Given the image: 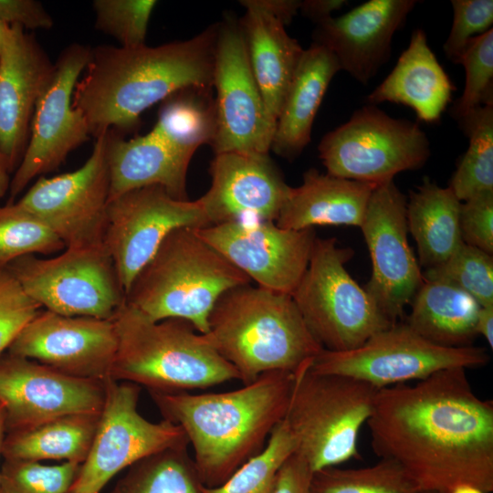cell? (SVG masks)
I'll list each match as a JSON object with an SVG mask.
<instances>
[{"mask_svg":"<svg viewBox=\"0 0 493 493\" xmlns=\"http://www.w3.org/2000/svg\"><path fill=\"white\" fill-rule=\"evenodd\" d=\"M10 170L5 157L0 152V199L5 195L10 185Z\"/></svg>","mask_w":493,"mask_h":493,"instance_id":"obj_49","label":"cell"},{"mask_svg":"<svg viewBox=\"0 0 493 493\" xmlns=\"http://www.w3.org/2000/svg\"><path fill=\"white\" fill-rule=\"evenodd\" d=\"M353 253L335 237H316L307 269L291 294L310 333L331 351L358 348L393 324L347 271Z\"/></svg>","mask_w":493,"mask_h":493,"instance_id":"obj_8","label":"cell"},{"mask_svg":"<svg viewBox=\"0 0 493 493\" xmlns=\"http://www.w3.org/2000/svg\"><path fill=\"white\" fill-rule=\"evenodd\" d=\"M418 493H442V492L433 491V490H422V491H419Z\"/></svg>","mask_w":493,"mask_h":493,"instance_id":"obj_53","label":"cell"},{"mask_svg":"<svg viewBox=\"0 0 493 493\" xmlns=\"http://www.w3.org/2000/svg\"><path fill=\"white\" fill-rule=\"evenodd\" d=\"M187 446L170 447L136 462L110 493H203Z\"/></svg>","mask_w":493,"mask_h":493,"instance_id":"obj_33","label":"cell"},{"mask_svg":"<svg viewBox=\"0 0 493 493\" xmlns=\"http://www.w3.org/2000/svg\"><path fill=\"white\" fill-rule=\"evenodd\" d=\"M348 1L345 0H306L301 1L299 10L306 17L316 24L331 16V13L341 9Z\"/></svg>","mask_w":493,"mask_h":493,"instance_id":"obj_47","label":"cell"},{"mask_svg":"<svg viewBox=\"0 0 493 493\" xmlns=\"http://www.w3.org/2000/svg\"><path fill=\"white\" fill-rule=\"evenodd\" d=\"M0 20L24 29H49L53 19L40 2L35 0H0Z\"/></svg>","mask_w":493,"mask_h":493,"instance_id":"obj_45","label":"cell"},{"mask_svg":"<svg viewBox=\"0 0 493 493\" xmlns=\"http://www.w3.org/2000/svg\"><path fill=\"white\" fill-rule=\"evenodd\" d=\"M467 369L378 389L366 424L373 452L397 463L419 490H493V402L473 391Z\"/></svg>","mask_w":493,"mask_h":493,"instance_id":"obj_1","label":"cell"},{"mask_svg":"<svg viewBox=\"0 0 493 493\" xmlns=\"http://www.w3.org/2000/svg\"><path fill=\"white\" fill-rule=\"evenodd\" d=\"M375 187L311 168L304 173L299 186L290 187L275 223L291 230L316 226L360 227Z\"/></svg>","mask_w":493,"mask_h":493,"instance_id":"obj_26","label":"cell"},{"mask_svg":"<svg viewBox=\"0 0 493 493\" xmlns=\"http://www.w3.org/2000/svg\"><path fill=\"white\" fill-rule=\"evenodd\" d=\"M406 201L393 181L376 186L360 226L372 262V275L363 288L392 323L404 318L405 307L424 282L408 243Z\"/></svg>","mask_w":493,"mask_h":493,"instance_id":"obj_17","label":"cell"},{"mask_svg":"<svg viewBox=\"0 0 493 493\" xmlns=\"http://www.w3.org/2000/svg\"><path fill=\"white\" fill-rule=\"evenodd\" d=\"M476 330L482 335L490 349L493 348V305L481 307L477 319Z\"/></svg>","mask_w":493,"mask_h":493,"instance_id":"obj_48","label":"cell"},{"mask_svg":"<svg viewBox=\"0 0 493 493\" xmlns=\"http://www.w3.org/2000/svg\"><path fill=\"white\" fill-rule=\"evenodd\" d=\"M209 172L211 186L199 198L209 226L242 219L276 222L290 186L268 154L216 153Z\"/></svg>","mask_w":493,"mask_h":493,"instance_id":"obj_21","label":"cell"},{"mask_svg":"<svg viewBox=\"0 0 493 493\" xmlns=\"http://www.w3.org/2000/svg\"><path fill=\"white\" fill-rule=\"evenodd\" d=\"M105 396L106 380L70 376L9 352L0 355V402L6 433L67 414L100 412Z\"/></svg>","mask_w":493,"mask_h":493,"instance_id":"obj_19","label":"cell"},{"mask_svg":"<svg viewBox=\"0 0 493 493\" xmlns=\"http://www.w3.org/2000/svg\"><path fill=\"white\" fill-rule=\"evenodd\" d=\"M457 121L469 144L449 187L463 202L481 192L493 191V103L478 106Z\"/></svg>","mask_w":493,"mask_h":493,"instance_id":"obj_34","label":"cell"},{"mask_svg":"<svg viewBox=\"0 0 493 493\" xmlns=\"http://www.w3.org/2000/svg\"><path fill=\"white\" fill-rule=\"evenodd\" d=\"M53 70L35 36L10 26L0 54V152L11 173L23 159L37 100Z\"/></svg>","mask_w":493,"mask_h":493,"instance_id":"obj_23","label":"cell"},{"mask_svg":"<svg viewBox=\"0 0 493 493\" xmlns=\"http://www.w3.org/2000/svg\"><path fill=\"white\" fill-rule=\"evenodd\" d=\"M408 474L394 461L380 458L360 468L330 467L312 473L310 493H418Z\"/></svg>","mask_w":493,"mask_h":493,"instance_id":"obj_35","label":"cell"},{"mask_svg":"<svg viewBox=\"0 0 493 493\" xmlns=\"http://www.w3.org/2000/svg\"><path fill=\"white\" fill-rule=\"evenodd\" d=\"M90 54L91 47L73 43L54 63L53 73L37 100L29 141L11 178L7 203H15L34 178L57 170L73 150L89 141L88 123L72 107V95Z\"/></svg>","mask_w":493,"mask_h":493,"instance_id":"obj_14","label":"cell"},{"mask_svg":"<svg viewBox=\"0 0 493 493\" xmlns=\"http://www.w3.org/2000/svg\"><path fill=\"white\" fill-rule=\"evenodd\" d=\"M5 435V411L3 404L0 402V456H2V447Z\"/></svg>","mask_w":493,"mask_h":493,"instance_id":"obj_50","label":"cell"},{"mask_svg":"<svg viewBox=\"0 0 493 493\" xmlns=\"http://www.w3.org/2000/svg\"><path fill=\"white\" fill-rule=\"evenodd\" d=\"M139 385L106 380V396L89 454L68 493H100L121 470L162 450L187 446L183 429L138 412Z\"/></svg>","mask_w":493,"mask_h":493,"instance_id":"obj_12","label":"cell"},{"mask_svg":"<svg viewBox=\"0 0 493 493\" xmlns=\"http://www.w3.org/2000/svg\"><path fill=\"white\" fill-rule=\"evenodd\" d=\"M216 129L215 153L241 152L268 154L275 129L254 78L244 36L234 17L217 24L214 82Z\"/></svg>","mask_w":493,"mask_h":493,"instance_id":"obj_15","label":"cell"},{"mask_svg":"<svg viewBox=\"0 0 493 493\" xmlns=\"http://www.w3.org/2000/svg\"><path fill=\"white\" fill-rule=\"evenodd\" d=\"M404 320L428 341L448 348L473 345L481 306L464 290L446 282L424 279Z\"/></svg>","mask_w":493,"mask_h":493,"instance_id":"obj_29","label":"cell"},{"mask_svg":"<svg viewBox=\"0 0 493 493\" xmlns=\"http://www.w3.org/2000/svg\"><path fill=\"white\" fill-rule=\"evenodd\" d=\"M156 5L154 0H95V26L117 39L122 47L143 46Z\"/></svg>","mask_w":493,"mask_h":493,"instance_id":"obj_41","label":"cell"},{"mask_svg":"<svg viewBox=\"0 0 493 493\" xmlns=\"http://www.w3.org/2000/svg\"><path fill=\"white\" fill-rule=\"evenodd\" d=\"M217 24L194 37L157 47L91 48L72 107L95 138L108 130L132 131L157 102L191 87L213 88Z\"/></svg>","mask_w":493,"mask_h":493,"instance_id":"obj_2","label":"cell"},{"mask_svg":"<svg viewBox=\"0 0 493 493\" xmlns=\"http://www.w3.org/2000/svg\"><path fill=\"white\" fill-rule=\"evenodd\" d=\"M489 361L482 347L448 348L434 344L398 321L370 337L358 348L331 351L323 349L310 370L362 381L382 389L421 381L451 368H477Z\"/></svg>","mask_w":493,"mask_h":493,"instance_id":"obj_11","label":"cell"},{"mask_svg":"<svg viewBox=\"0 0 493 493\" xmlns=\"http://www.w3.org/2000/svg\"><path fill=\"white\" fill-rule=\"evenodd\" d=\"M423 278L453 285L481 307L493 305L492 255L464 242L446 261L425 269Z\"/></svg>","mask_w":493,"mask_h":493,"instance_id":"obj_38","label":"cell"},{"mask_svg":"<svg viewBox=\"0 0 493 493\" xmlns=\"http://www.w3.org/2000/svg\"><path fill=\"white\" fill-rule=\"evenodd\" d=\"M6 269H0V355L41 310Z\"/></svg>","mask_w":493,"mask_h":493,"instance_id":"obj_43","label":"cell"},{"mask_svg":"<svg viewBox=\"0 0 493 493\" xmlns=\"http://www.w3.org/2000/svg\"><path fill=\"white\" fill-rule=\"evenodd\" d=\"M212 89L191 87L169 96L150 132L191 160L202 144H211L215 138L216 111Z\"/></svg>","mask_w":493,"mask_h":493,"instance_id":"obj_32","label":"cell"},{"mask_svg":"<svg viewBox=\"0 0 493 493\" xmlns=\"http://www.w3.org/2000/svg\"><path fill=\"white\" fill-rule=\"evenodd\" d=\"M10 34V26L0 20V54Z\"/></svg>","mask_w":493,"mask_h":493,"instance_id":"obj_52","label":"cell"},{"mask_svg":"<svg viewBox=\"0 0 493 493\" xmlns=\"http://www.w3.org/2000/svg\"><path fill=\"white\" fill-rule=\"evenodd\" d=\"M295 442L283 419L265 447L237 468L222 485L203 487V493H273L278 472L295 453Z\"/></svg>","mask_w":493,"mask_h":493,"instance_id":"obj_36","label":"cell"},{"mask_svg":"<svg viewBox=\"0 0 493 493\" xmlns=\"http://www.w3.org/2000/svg\"><path fill=\"white\" fill-rule=\"evenodd\" d=\"M312 473L306 461L293 453L279 468L273 493H310Z\"/></svg>","mask_w":493,"mask_h":493,"instance_id":"obj_46","label":"cell"},{"mask_svg":"<svg viewBox=\"0 0 493 493\" xmlns=\"http://www.w3.org/2000/svg\"><path fill=\"white\" fill-rule=\"evenodd\" d=\"M110 174L109 203L146 186L159 185L178 200H188L186 174L190 159L148 132L125 140L121 133L106 132Z\"/></svg>","mask_w":493,"mask_h":493,"instance_id":"obj_25","label":"cell"},{"mask_svg":"<svg viewBox=\"0 0 493 493\" xmlns=\"http://www.w3.org/2000/svg\"><path fill=\"white\" fill-rule=\"evenodd\" d=\"M294 380L290 372L270 371L229 392L150 393L163 419L184 432L202 484L215 488L265 447L286 416Z\"/></svg>","mask_w":493,"mask_h":493,"instance_id":"obj_3","label":"cell"},{"mask_svg":"<svg viewBox=\"0 0 493 493\" xmlns=\"http://www.w3.org/2000/svg\"><path fill=\"white\" fill-rule=\"evenodd\" d=\"M208 328L211 343L244 385L270 371L296 373L323 350L290 295L250 283L219 297Z\"/></svg>","mask_w":493,"mask_h":493,"instance_id":"obj_4","label":"cell"},{"mask_svg":"<svg viewBox=\"0 0 493 493\" xmlns=\"http://www.w3.org/2000/svg\"><path fill=\"white\" fill-rule=\"evenodd\" d=\"M251 279L202 239L195 228L169 233L125 294V303L152 320L183 319L202 333L219 297Z\"/></svg>","mask_w":493,"mask_h":493,"instance_id":"obj_6","label":"cell"},{"mask_svg":"<svg viewBox=\"0 0 493 493\" xmlns=\"http://www.w3.org/2000/svg\"><path fill=\"white\" fill-rule=\"evenodd\" d=\"M197 235L257 286L290 295L307 269L316 233L273 221L233 220L196 228Z\"/></svg>","mask_w":493,"mask_h":493,"instance_id":"obj_18","label":"cell"},{"mask_svg":"<svg viewBox=\"0 0 493 493\" xmlns=\"http://www.w3.org/2000/svg\"><path fill=\"white\" fill-rule=\"evenodd\" d=\"M25 293L52 312L112 320L125 291L104 246L65 248L50 258L21 257L5 267Z\"/></svg>","mask_w":493,"mask_h":493,"instance_id":"obj_10","label":"cell"},{"mask_svg":"<svg viewBox=\"0 0 493 493\" xmlns=\"http://www.w3.org/2000/svg\"><path fill=\"white\" fill-rule=\"evenodd\" d=\"M458 64L465 68L466 82L451 114L458 120L475 108L493 103V29L471 38Z\"/></svg>","mask_w":493,"mask_h":493,"instance_id":"obj_39","label":"cell"},{"mask_svg":"<svg viewBox=\"0 0 493 493\" xmlns=\"http://www.w3.org/2000/svg\"><path fill=\"white\" fill-rule=\"evenodd\" d=\"M106 132L79 169L51 178L40 176L16 202L41 220L65 248L103 246L110 194Z\"/></svg>","mask_w":493,"mask_h":493,"instance_id":"obj_13","label":"cell"},{"mask_svg":"<svg viewBox=\"0 0 493 493\" xmlns=\"http://www.w3.org/2000/svg\"><path fill=\"white\" fill-rule=\"evenodd\" d=\"M451 493H485L480 488L469 485V484H461L456 486Z\"/></svg>","mask_w":493,"mask_h":493,"instance_id":"obj_51","label":"cell"},{"mask_svg":"<svg viewBox=\"0 0 493 493\" xmlns=\"http://www.w3.org/2000/svg\"><path fill=\"white\" fill-rule=\"evenodd\" d=\"M453 22L443 46L446 58L458 63L468 41L492 28V0H452Z\"/></svg>","mask_w":493,"mask_h":493,"instance_id":"obj_42","label":"cell"},{"mask_svg":"<svg viewBox=\"0 0 493 493\" xmlns=\"http://www.w3.org/2000/svg\"><path fill=\"white\" fill-rule=\"evenodd\" d=\"M311 363L295 373L284 420L295 453L315 472L360 456L359 433L378 389L351 377L315 372Z\"/></svg>","mask_w":493,"mask_h":493,"instance_id":"obj_7","label":"cell"},{"mask_svg":"<svg viewBox=\"0 0 493 493\" xmlns=\"http://www.w3.org/2000/svg\"><path fill=\"white\" fill-rule=\"evenodd\" d=\"M208 226L199 199H175L159 185L136 189L110 201L103 246L125 294L169 233L179 227Z\"/></svg>","mask_w":493,"mask_h":493,"instance_id":"obj_16","label":"cell"},{"mask_svg":"<svg viewBox=\"0 0 493 493\" xmlns=\"http://www.w3.org/2000/svg\"><path fill=\"white\" fill-rule=\"evenodd\" d=\"M100 412L60 416L31 428L6 433L5 460L46 459L82 464L90 449Z\"/></svg>","mask_w":493,"mask_h":493,"instance_id":"obj_31","label":"cell"},{"mask_svg":"<svg viewBox=\"0 0 493 493\" xmlns=\"http://www.w3.org/2000/svg\"><path fill=\"white\" fill-rule=\"evenodd\" d=\"M461 201L453 190L427 177L406 201L408 233L417 246L418 263L425 269L446 261L463 242L459 214Z\"/></svg>","mask_w":493,"mask_h":493,"instance_id":"obj_30","label":"cell"},{"mask_svg":"<svg viewBox=\"0 0 493 493\" xmlns=\"http://www.w3.org/2000/svg\"><path fill=\"white\" fill-rule=\"evenodd\" d=\"M339 70L336 57L327 48L312 44L304 49L287 90L270 150L288 160L302 152L310 142L312 125L324 94Z\"/></svg>","mask_w":493,"mask_h":493,"instance_id":"obj_28","label":"cell"},{"mask_svg":"<svg viewBox=\"0 0 493 493\" xmlns=\"http://www.w3.org/2000/svg\"><path fill=\"white\" fill-rule=\"evenodd\" d=\"M80 464L5 460L0 467V493H68Z\"/></svg>","mask_w":493,"mask_h":493,"instance_id":"obj_40","label":"cell"},{"mask_svg":"<svg viewBox=\"0 0 493 493\" xmlns=\"http://www.w3.org/2000/svg\"><path fill=\"white\" fill-rule=\"evenodd\" d=\"M415 0H370L319 23L313 43L330 50L341 69L366 85L390 57L391 43Z\"/></svg>","mask_w":493,"mask_h":493,"instance_id":"obj_24","label":"cell"},{"mask_svg":"<svg viewBox=\"0 0 493 493\" xmlns=\"http://www.w3.org/2000/svg\"><path fill=\"white\" fill-rule=\"evenodd\" d=\"M318 150L327 173L376 186L421 168L431 154L417 123L393 118L372 104L328 132Z\"/></svg>","mask_w":493,"mask_h":493,"instance_id":"obj_9","label":"cell"},{"mask_svg":"<svg viewBox=\"0 0 493 493\" xmlns=\"http://www.w3.org/2000/svg\"><path fill=\"white\" fill-rule=\"evenodd\" d=\"M64 243L41 220L17 203L0 205V269L27 255H50Z\"/></svg>","mask_w":493,"mask_h":493,"instance_id":"obj_37","label":"cell"},{"mask_svg":"<svg viewBox=\"0 0 493 493\" xmlns=\"http://www.w3.org/2000/svg\"><path fill=\"white\" fill-rule=\"evenodd\" d=\"M113 323L118 347L110 378L150 393H183L239 380L235 367L189 321H155L123 303Z\"/></svg>","mask_w":493,"mask_h":493,"instance_id":"obj_5","label":"cell"},{"mask_svg":"<svg viewBox=\"0 0 493 493\" xmlns=\"http://www.w3.org/2000/svg\"><path fill=\"white\" fill-rule=\"evenodd\" d=\"M117 347L112 320L69 317L41 309L7 352L70 376L105 381L110 378Z\"/></svg>","mask_w":493,"mask_h":493,"instance_id":"obj_20","label":"cell"},{"mask_svg":"<svg viewBox=\"0 0 493 493\" xmlns=\"http://www.w3.org/2000/svg\"><path fill=\"white\" fill-rule=\"evenodd\" d=\"M454 90L425 31L417 28L393 69L367 96V101L372 105L384 101L403 104L413 109L418 119L433 123L440 120Z\"/></svg>","mask_w":493,"mask_h":493,"instance_id":"obj_27","label":"cell"},{"mask_svg":"<svg viewBox=\"0 0 493 493\" xmlns=\"http://www.w3.org/2000/svg\"><path fill=\"white\" fill-rule=\"evenodd\" d=\"M459 226L462 241L493 254V191H485L461 203Z\"/></svg>","mask_w":493,"mask_h":493,"instance_id":"obj_44","label":"cell"},{"mask_svg":"<svg viewBox=\"0 0 493 493\" xmlns=\"http://www.w3.org/2000/svg\"><path fill=\"white\" fill-rule=\"evenodd\" d=\"M300 3L296 0L240 1L245 14L238 22L249 64L274 129L304 52L285 28L299 10Z\"/></svg>","mask_w":493,"mask_h":493,"instance_id":"obj_22","label":"cell"}]
</instances>
